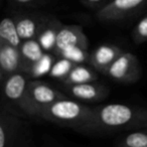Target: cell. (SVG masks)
Here are the masks:
<instances>
[{
  "label": "cell",
  "instance_id": "18",
  "mask_svg": "<svg viewBox=\"0 0 147 147\" xmlns=\"http://www.w3.org/2000/svg\"><path fill=\"white\" fill-rule=\"evenodd\" d=\"M57 57L55 55H53V53L45 51V55H42V57L37 63H35L34 65L31 67V69L28 73V76L32 77V78H38V77L49 75L53 63L57 61Z\"/></svg>",
  "mask_w": 147,
  "mask_h": 147
},
{
  "label": "cell",
  "instance_id": "15",
  "mask_svg": "<svg viewBox=\"0 0 147 147\" xmlns=\"http://www.w3.org/2000/svg\"><path fill=\"white\" fill-rule=\"evenodd\" d=\"M97 80H98V74L94 67L80 63L76 65L71 69L69 74L61 81V83L63 86H71V85L95 82Z\"/></svg>",
  "mask_w": 147,
  "mask_h": 147
},
{
  "label": "cell",
  "instance_id": "19",
  "mask_svg": "<svg viewBox=\"0 0 147 147\" xmlns=\"http://www.w3.org/2000/svg\"><path fill=\"white\" fill-rule=\"evenodd\" d=\"M90 55L88 49L81 47H71L65 49L57 55V57H63V59H69L71 63L80 65V63H86L90 61Z\"/></svg>",
  "mask_w": 147,
  "mask_h": 147
},
{
  "label": "cell",
  "instance_id": "11",
  "mask_svg": "<svg viewBox=\"0 0 147 147\" xmlns=\"http://www.w3.org/2000/svg\"><path fill=\"white\" fill-rule=\"evenodd\" d=\"M123 49L115 45H101L90 55V63L98 73L105 75L110 65L123 53Z\"/></svg>",
  "mask_w": 147,
  "mask_h": 147
},
{
  "label": "cell",
  "instance_id": "22",
  "mask_svg": "<svg viewBox=\"0 0 147 147\" xmlns=\"http://www.w3.org/2000/svg\"><path fill=\"white\" fill-rule=\"evenodd\" d=\"M9 4L12 5L15 8L20 9H31L38 8L40 6L51 3L53 0H7Z\"/></svg>",
  "mask_w": 147,
  "mask_h": 147
},
{
  "label": "cell",
  "instance_id": "1",
  "mask_svg": "<svg viewBox=\"0 0 147 147\" xmlns=\"http://www.w3.org/2000/svg\"><path fill=\"white\" fill-rule=\"evenodd\" d=\"M147 127V107L106 104L93 107L90 133H119Z\"/></svg>",
  "mask_w": 147,
  "mask_h": 147
},
{
  "label": "cell",
  "instance_id": "17",
  "mask_svg": "<svg viewBox=\"0 0 147 147\" xmlns=\"http://www.w3.org/2000/svg\"><path fill=\"white\" fill-rule=\"evenodd\" d=\"M116 147H147V127L125 134L117 141Z\"/></svg>",
  "mask_w": 147,
  "mask_h": 147
},
{
  "label": "cell",
  "instance_id": "5",
  "mask_svg": "<svg viewBox=\"0 0 147 147\" xmlns=\"http://www.w3.org/2000/svg\"><path fill=\"white\" fill-rule=\"evenodd\" d=\"M105 76L121 84H134L141 77L138 57L132 53L123 51L110 65Z\"/></svg>",
  "mask_w": 147,
  "mask_h": 147
},
{
  "label": "cell",
  "instance_id": "20",
  "mask_svg": "<svg viewBox=\"0 0 147 147\" xmlns=\"http://www.w3.org/2000/svg\"><path fill=\"white\" fill-rule=\"evenodd\" d=\"M76 65V63H71L69 59H63V57H57L55 63H53V67H51V71H49V76L51 78L57 79L61 82L65 77L69 74L74 67Z\"/></svg>",
  "mask_w": 147,
  "mask_h": 147
},
{
  "label": "cell",
  "instance_id": "8",
  "mask_svg": "<svg viewBox=\"0 0 147 147\" xmlns=\"http://www.w3.org/2000/svg\"><path fill=\"white\" fill-rule=\"evenodd\" d=\"M49 16L51 14L20 11V12L14 13L12 17L16 24L19 36L23 41L27 39L36 38Z\"/></svg>",
  "mask_w": 147,
  "mask_h": 147
},
{
  "label": "cell",
  "instance_id": "4",
  "mask_svg": "<svg viewBox=\"0 0 147 147\" xmlns=\"http://www.w3.org/2000/svg\"><path fill=\"white\" fill-rule=\"evenodd\" d=\"M28 78L27 74L18 71L2 80L3 100L23 115L39 119L38 110L33 106L27 93Z\"/></svg>",
  "mask_w": 147,
  "mask_h": 147
},
{
  "label": "cell",
  "instance_id": "7",
  "mask_svg": "<svg viewBox=\"0 0 147 147\" xmlns=\"http://www.w3.org/2000/svg\"><path fill=\"white\" fill-rule=\"evenodd\" d=\"M27 93L31 103L38 110V112L55 101L67 98L65 93L61 92L47 83L39 80L29 81L27 85Z\"/></svg>",
  "mask_w": 147,
  "mask_h": 147
},
{
  "label": "cell",
  "instance_id": "14",
  "mask_svg": "<svg viewBox=\"0 0 147 147\" xmlns=\"http://www.w3.org/2000/svg\"><path fill=\"white\" fill-rule=\"evenodd\" d=\"M63 23L53 15H51L47 21L41 28L39 34L37 35L36 39L45 51L47 53H53L57 45V37Z\"/></svg>",
  "mask_w": 147,
  "mask_h": 147
},
{
  "label": "cell",
  "instance_id": "2",
  "mask_svg": "<svg viewBox=\"0 0 147 147\" xmlns=\"http://www.w3.org/2000/svg\"><path fill=\"white\" fill-rule=\"evenodd\" d=\"M39 119L78 132L90 133L93 122V107L67 97L41 109Z\"/></svg>",
  "mask_w": 147,
  "mask_h": 147
},
{
  "label": "cell",
  "instance_id": "12",
  "mask_svg": "<svg viewBox=\"0 0 147 147\" xmlns=\"http://www.w3.org/2000/svg\"><path fill=\"white\" fill-rule=\"evenodd\" d=\"M21 57L19 47L0 41V77L1 81L20 71Z\"/></svg>",
  "mask_w": 147,
  "mask_h": 147
},
{
  "label": "cell",
  "instance_id": "21",
  "mask_svg": "<svg viewBox=\"0 0 147 147\" xmlns=\"http://www.w3.org/2000/svg\"><path fill=\"white\" fill-rule=\"evenodd\" d=\"M131 35L135 45H141L147 41V13L136 23Z\"/></svg>",
  "mask_w": 147,
  "mask_h": 147
},
{
  "label": "cell",
  "instance_id": "23",
  "mask_svg": "<svg viewBox=\"0 0 147 147\" xmlns=\"http://www.w3.org/2000/svg\"><path fill=\"white\" fill-rule=\"evenodd\" d=\"M111 0H81V2L85 5V6L89 7L91 9L98 11L102 7H104L106 4H108Z\"/></svg>",
  "mask_w": 147,
  "mask_h": 147
},
{
  "label": "cell",
  "instance_id": "3",
  "mask_svg": "<svg viewBox=\"0 0 147 147\" xmlns=\"http://www.w3.org/2000/svg\"><path fill=\"white\" fill-rule=\"evenodd\" d=\"M29 124L10 105L2 101L0 110V147H31Z\"/></svg>",
  "mask_w": 147,
  "mask_h": 147
},
{
  "label": "cell",
  "instance_id": "10",
  "mask_svg": "<svg viewBox=\"0 0 147 147\" xmlns=\"http://www.w3.org/2000/svg\"><path fill=\"white\" fill-rule=\"evenodd\" d=\"M71 47H81L88 49L89 39L80 25L63 24L57 33V45L53 53L57 55L63 49Z\"/></svg>",
  "mask_w": 147,
  "mask_h": 147
},
{
  "label": "cell",
  "instance_id": "9",
  "mask_svg": "<svg viewBox=\"0 0 147 147\" xmlns=\"http://www.w3.org/2000/svg\"><path fill=\"white\" fill-rule=\"evenodd\" d=\"M65 92L67 96L80 102H101L109 96V89L97 81L85 84L65 86Z\"/></svg>",
  "mask_w": 147,
  "mask_h": 147
},
{
  "label": "cell",
  "instance_id": "16",
  "mask_svg": "<svg viewBox=\"0 0 147 147\" xmlns=\"http://www.w3.org/2000/svg\"><path fill=\"white\" fill-rule=\"evenodd\" d=\"M0 41L20 47L22 39L19 36L13 17H4L0 23Z\"/></svg>",
  "mask_w": 147,
  "mask_h": 147
},
{
  "label": "cell",
  "instance_id": "13",
  "mask_svg": "<svg viewBox=\"0 0 147 147\" xmlns=\"http://www.w3.org/2000/svg\"><path fill=\"white\" fill-rule=\"evenodd\" d=\"M19 51L21 57L20 71L27 75L34 63H37L45 53L36 38L23 40L19 47Z\"/></svg>",
  "mask_w": 147,
  "mask_h": 147
},
{
  "label": "cell",
  "instance_id": "6",
  "mask_svg": "<svg viewBox=\"0 0 147 147\" xmlns=\"http://www.w3.org/2000/svg\"><path fill=\"white\" fill-rule=\"evenodd\" d=\"M147 0H111L108 4L96 11V18L101 22L124 20L141 11Z\"/></svg>",
  "mask_w": 147,
  "mask_h": 147
}]
</instances>
